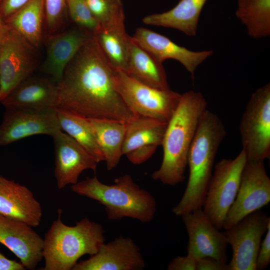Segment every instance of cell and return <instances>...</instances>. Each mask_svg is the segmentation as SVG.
Returning <instances> with one entry per match:
<instances>
[{
	"instance_id": "25",
	"label": "cell",
	"mask_w": 270,
	"mask_h": 270,
	"mask_svg": "<svg viewBox=\"0 0 270 270\" xmlns=\"http://www.w3.org/2000/svg\"><path fill=\"white\" fill-rule=\"evenodd\" d=\"M167 124L166 122L136 114L126 122L122 155L146 146H161Z\"/></svg>"
},
{
	"instance_id": "22",
	"label": "cell",
	"mask_w": 270,
	"mask_h": 270,
	"mask_svg": "<svg viewBox=\"0 0 270 270\" xmlns=\"http://www.w3.org/2000/svg\"><path fill=\"white\" fill-rule=\"evenodd\" d=\"M126 74L151 87L160 90L170 89L162 63L138 46L132 37Z\"/></svg>"
},
{
	"instance_id": "28",
	"label": "cell",
	"mask_w": 270,
	"mask_h": 270,
	"mask_svg": "<svg viewBox=\"0 0 270 270\" xmlns=\"http://www.w3.org/2000/svg\"><path fill=\"white\" fill-rule=\"evenodd\" d=\"M236 16L249 36L262 38L270 35V0H237Z\"/></svg>"
},
{
	"instance_id": "29",
	"label": "cell",
	"mask_w": 270,
	"mask_h": 270,
	"mask_svg": "<svg viewBox=\"0 0 270 270\" xmlns=\"http://www.w3.org/2000/svg\"><path fill=\"white\" fill-rule=\"evenodd\" d=\"M92 15L106 30L125 29L122 0H86Z\"/></svg>"
},
{
	"instance_id": "18",
	"label": "cell",
	"mask_w": 270,
	"mask_h": 270,
	"mask_svg": "<svg viewBox=\"0 0 270 270\" xmlns=\"http://www.w3.org/2000/svg\"><path fill=\"white\" fill-rule=\"evenodd\" d=\"M94 34L78 26L60 34L48 35L44 71L57 84L67 65Z\"/></svg>"
},
{
	"instance_id": "35",
	"label": "cell",
	"mask_w": 270,
	"mask_h": 270,
	"mask_svg": "<svg viewBox=\"0 0 270 270\" xmlns=\"http://www.w3.org/2000/svg\"><path fill=\"white\" fill-rule=\"evenodd\" d=\"M196 270H229L228 263L222 262L211 257L196 260Z\"/></svg>"
},
{
	"instance_id": "24",
	"label": "cell",
	"mask_w": 270,
	"mask_h": 270,
	"mask_svg": "<svg viewBox=\"0 0 270 270\" xmlns=\"http://www.w3.org/2000/svg\"><path fill=\"white\" fill-rule=\"evenodd\" d=\"M44 0H28L4 22L11 30L38 48L42 38Z\"/></svg>"
},
{
	"instance_id": "23",
	"label": "cell",
	"mask_w": 270,
	"mask_h": 270,
	"mask_svg": "<svg viewBox=\"0 0 270 270\" xmlns=\"http://www.w3.org/2000/svg\"><path fill=\"white\" fill-rule=\"evenodd\" d=\"M88 120L104 155L106 168L111 170L118 166L122 156L126 122L107 119Z\"/></svg>"
},
{
	"instance_id": "27",
	"label": "cell",
	"mask_w": 270,
	"mask_h": 270,
	"mask_svg": "<svg viewBox=\"0 0 270 270\" xmlns=\"http://www.w3.org/2000/svg\"><path fill=\"white\" fill-rule=\"evenodd\" d=\"M94 35L101 50L114 69L126 73L131 37L126 30L102 28Z\"/></svg>"
},
{
	"instance_id": "21",
	"label": "cell",
	"mask_w": 270,
	"mask_h": 270,
	"mask_svg": "<svg viewBox=\"0 0 270 270\" xmlns=\"http://www.w3.org/2000/svg\"><path fill=\"white\" fill-rule=\"evenodd\" d=\"M207 0H180L172 9L148 15L142 19L146 24L172 28L185 34H196L202 9Z\"/></svg>"
},
{
	"instance_id": "20",
	"label": "cell",
	"mask_w": 270,
	"mask_h": 270,
	"mask_svg": "<svg viewBox=\"0 0 270 270\" xmlns=\"http://www.w3.org/2000/svg\"><path fill=\"white\" fill-rule=\"evenodd\" d=\"M58 95V84L52 79L29 77L0 102L6 108L54 110Z\"/></svg>"
},
{
	"instance_id": "12",
	"label": "cell",
	"mask_w": 270,
	"mask_h": 270,
	"mask_svg": "<svg viewBox=\"0 0 270 270\" xmlns=\"http://www.w3.org/2000/svg\"><path fill=\"white\" fill-rule=\"evenodd\" d=\"M6 109L0 125V146L37 134L52 136L61 130L56 109Z\"/></svg>"
},
{
	"instance_id": "19",
	"label": "cell",
	"mask_w": 270,
	"mask_h": 270,
	"mask_svg": "<svg viewBox=\"0 0 270 270\" xmlns=\"http://www.w3.org/2000/svg\"><path fill=\"white\" fill-rule=\"evenodd\" d=\"M0 214L36 227L40 224L42 209L27 187L0 175Z\"/></svg>"
},
{
	"instance_id": "17",
	"label": "cell",
	"mask_w": 270,
	"mask_h": 270,
	"mask_svg": "<svg viewBox=\"0 0 270 270\" xmlns=\"http://www.w3.org/2000/svg\"><path fill=\"white\" fill-rule=\"evenodd\" d=\"M32 227L0 214V243L10 250L28 270L35 269L43 258L44 239Z\"/></svg>"
},
{
	"instance_id": "40",
	"label": "cell",
	"mask_w": 270,
	"mask_h": 270,
	"mask_svg": "<svg viewBox=\"0 0 270 270\" xmlns=\"http://www.w3.org/2000/svg\"></svg>"
},
{
	"instance_id": "8",
	"label": "cell",
	"mask_w": 270,
	"mask_h": 270,
	"mask_svg": "<svg viewBox=\"0 0 270 270\" xmlns=\"http://www.w3.org/2000/svg\"><path fill=\"white\" fill-rule=\"evenodd\" d=\"M246 161V154L242 150L234 158H223L214 166L202 210L219 230L222 228L226 214L236 196Z\"/></svg>"
},
{
	"instance_id": "39",
	"label": "cell",
	"mask_w": 270,
	"mask_h": 270,
	"mask_svg": "<svg viewBox=\"0 0 270 270\" xmlns=\"http://www.w3.org/2000/svg\"><path fill=\"white\" fill-rule=\"evenodd\" d=\"M0 20H3L2 18V17H1V16H0Z\"/></svg>"
},
{
	"instance_id": "38",
	"label": "cell",
	"mask_w": 270,
	"mask_h": 270,
	"mask_svg": "<svg viewBox=\"0 0 270 270\" xmlns=\"http://www.w3.org/2000/svg\"><path fill=\"white\" fill-rule=\"evenodd\" d=\"M8 28L3 20H0V50L8 31Z\"/></svg>"
},
{
	"instance_id": "13",
	"label": "cell",
	"mask_w": 270,
	"mask_h": 270,
	"mask_svg": "<svg viewBox=\"0 0 270 270\" xmlns=\"http://www.w3.org/2000/svg\"><path fill=\"white\" fill-rule=\"evenodd\" d=\"M188 237L187 254L196 260L211 257L227 263L228 244L223 233L220 232L204 212L202 208L182 216Z\"/></svg>"
},
{
	"instance_id": "10",
	"label": "cell",
	"mask_w": 270,
	"mask_h": 270,
	"mask_svg": "<svg viewBox=\"0 0 270 270\" xmlns=\"http://www.w3.org/2000/svg\"><path fill=\"white\" fill-rule=\"evenodd\" d=\"M270 202V178L264 161L247 160L242 171L238 190L228 210L222 228L228 229Z\"/></svg>"
},
{
	"instance_id": "1",
	"label": "cell",
	"mask_w": 270,
	"mask_h": 270,
	"mask_svg": "<svg viewBox=\"0 0 270 270\" xmlns=\"http://www.w3.org/2000/svg\"><path fill=\"white\" fill-rule=\"evenodd\" d=\"M115 73L94 34L67 65L58 83L56 108L87 118L128 122L136 114L116 88Z\"/></svg>"
},
{
	"instance_id": "36",
	"label": "cell",
	"mask_w": 270,
	"mask_h": 270,
	"mask_svg": "<svg viewBox=\"0 0 270 270\" xmlns=\"http://www.w3.org/2000/svg\"><path fill=\"white\" fill-rule=\"evenodd\" d=\"M28 0H0V13L4 22Z\"/></svg>"
},
{
	"instance_id": "9",
	"label": "cell",
	"mask_w": 270,
	"mask_h": 270,
	"mask_svg": "<svg viewBox=\"0 0 270 270\" xmlns=\"http://www.w3.org/2000/svg\"><path fill=\"white\" fill-rule=\"evenodd\" d=\"M270 218L260 210L247 215L223 232L232 250L229 270H256L262 236Z\"/></svg>"
},
{
	"instance_id": "11",
	"label": "cell",
	"mask_w": 270,
	"mask_h": 270,
	"mask_svg": "<svg viewBox=\"0 0 270 270\" xmlns=\"http://www.w3.org/2000/svg\"><path fill=\"white\" fill-rule=\"evenodd\" d=\"M36 61L34 47L9 29L0 50V102L30 77Z\"/></svg>"
},
{
	"instance_id": "34",
	"label": "cell",
	"mask_w": 270,
	"mask_h": 270,
	"mask_svg": "<svg viewBox=\"0 0 270 270\" xmlns=\"http://www.w3.org/2000/svg\"><path fill=\"white\" fill-rule=\"evenodd\" d=\"M196 260L192 256H178L168 264V270H196Z\"/></svg>"
},
{
	"instance_id": "26",
	"label": "cell",
	"mask_w": 270,
	"mask_h": 270,
	"mask_svg": "<svg viewBox=\"0 0 270 270\" xmlns=\"http://www.w3.org/2000/svg\"><path fill=\"white\" fill-rule=\"evenodd\" d=\"M56 111L61 130L83 146L98 163L104 161L88 118L62 108H56Z\"/></svg>"
},
{
	"instance_id": "15",
	"label": "cell",
	"mask_w": 270,
	"mask_h": 270,
	"mask_svg": "<svg viewBox=\"0 0 270 270\" xmlns=\"http://www.w3.org/2000/svg\"><path fill=\"white\" fill-rule=\"evenodd\" d=\"M146 264L139 247L130 238L122 236L103 243L98 252L80 261L72 270H140Z\"/></svg>"
},
{
	"instance_id": "31",
	"label": "cell",
	"mask_w": 270,
	"mask_h": 270,
	"mask_svg": "<svg viewBox=\"0 0 270 270\" xmlns=\"http://www.w3.org/2000/svg\"><path fill=\"white\" fill-rule=\"evenodd\" d=\"M44 20L48 35L55 34L64 22L66 0H44Z\"/></svg>"
},
{
	"instance_id": "7",
	"label": "cell",
	"mask_w": 270,
	"mask_h": 270,
	"mask_svg": "<svg viewBox=\"0 0 270 270\" xmlns=\"http://www.w3.org/2000/svg\"><path fill=\"white\" fill-rule=\"evenodd\" d=\"M116 88L134 114L168 122L179 103L181 94L145 84L126 73L116 70Z\"/></svg>"
},
{
	"instance_id": "3",
	"label": "cell",
	"mask_w": 270,
	"mask_h": 270,
	"mask_svg": "<svg viewBox=\"0 0 270 270\" xmlns=\"http://www.w3.org/2000/svg\"><path fill=\"white\" fill-rule=\"evenodd\" d=\"M226 135L222 120L206 108L200 118L189 150L188 179L180 200L172 209L176 216H182L202 208L216 154Z\"/></svg>"
},
{
	"instance_id": "5",
	"label": "cell",
	"mask_w": 270,
	"mask_h": 270,
	"mask_svg": "<svg viewBox=\"0 0 270 270\" xmlns=\"http://www.w3.org/2000/svg\"><path fill=\"white\" fill-rule=\"evenodd\" d=\"M44 239L42 270H70L85 254L96 253L104 242V230L99 224L84 218L74 226L62 222L59 209Z\"/></svg>"
},
{
	"instance_id": "14",
	"label": "cell",
	"mask_w": 270,
	"mask_h": 270,
	"mask_svg": "<svg viewBox=\"0 0 270 270\" xmlns=\"http://www.w3.org/2000/svg\"><path fill=\"white\" fill-rule=\"evenodd\" d=\"M52 137L55 154L54 175L59 189L77 183L84 170L96 171L98 162L71 136L60 130Z\"/></svg>"
},
{
	"instance_id": "30",
	"label": "cell",
	"mask_w": 270,
	"mask_h": 270,
	"mask_svg": "<svg viewBox=\"0 0 270 270\" xmlns=\"http://www.w3.org/2000/svg\"><path fill=\"white\" fill-rule=\"evenodd\" d=\"M66 2L71 19L78 26L93 34L102 28L90 11L86 0H66Z\"/></svg>"
},
{
	"instance_id": "37",
	"label": "cell",
	"mask_w": 270,
	"mask_h": 270,
	"mask_svg": "<svg viewBox=\"0 0 270 270\" xmlns=\"http://www.w3.org/2000/svg\"><path fill=\"white\" fill-rule=\"evenodd\" d=\"M26 268L18 262L10 260L0 252V270H24Z\"/></svg>"
},
{
	"instance_id": "33",
	"label": "cell",
	"mask_w": 270,
	"mask_h": 270,
	"mask_svg": "<svg viewBox=\"0 0 270 270\" xmlns=\"http://www.w3.org/2000/svg\"><path fill=\"white\" fill-rule=\"evenodd\" d=\"M158 146H148L136 149L126 156L130 162L134 164H140L148 160L156 152Z\"/></svg>"
},
{
	"instance_id": "4",
	"label": "cell",
	"mask_w": 270,
	"mask_h": 270,
	"mask_svg": "<svg viewBox=\"0 0 270 270\" xmlns=\"http://www.w3.org/2000/svg\"><path fill=\"white\" fill-rule=\"evenodd\" d=\"M71 188L74 192L103 205L110 220L130 218L146 223L153 220L156 212L154 196L141 188L128 174L116 178L112 184L102 182L96 176L86 177Z\"/></svg>"
},
{
	"instance_id": "6",
	"label": "cell",
	"mask_w": 270,
	"mask_h": 270,
	"mask_svg": "<svg viewBox=\"0 0 270 270\" xmlns=\"http://www.w3.org/2000/svg\"><path fill=\"white\" fill-rule=\"evenodd\" d=\"M242 150L247 160L264 161L270 156V83L251 95L239 126Z\"/></svg>"
},
{
	"instance_id": "16",
	"label": "cell",
	"mask_w": 270,
	"mask_h": 270,
	"mask_svg": "<svg viewBox=\"0 0 270 270\" xmlns=\"http://www.w3.org/2000/svg\"><path fill=\"white\" fill-rule=\"evenodd\" d=\"M132 38L160 62L168 59L178 61L192 78L198 67L213 54L212 50H190L178 45L166 36L144 28H137Z\"/></svg>"
},
{
	"instance_id": "32",
	"label": "cell",
	"mask_w": 270,
	"mask_h": 270,
	"mask_svg": "<svg viewBox=\"0 0 270 270\" xmlns=\"http://www.w3.org/2000/svg\"><path fill=\"white\" fill-rule=\"evenodd\" d=\"M261 242L256 262V270L266 269L270 262V223Z\"/></svg>"
},
{
	"instance_id": "2",
	"label": "cell",
	"mask_w": 270,
	"mask_h": 270,
	"mask_svg": "<svg viewBox=\"0 0 270 270\" xmlns=\"http://www.w3.org/2000/svg\"><path fill=\"white\" fill-rule=\"evenodd\" d=\"M207 106L200 92L190 90L181 94L178 106L168 122L161 144L162 162L152 174V179L170 186L184 180L189 150Z\"/></svg>"
}]
</instances>
